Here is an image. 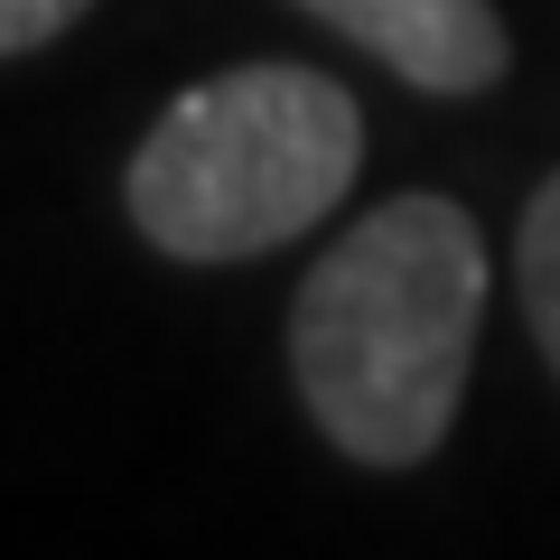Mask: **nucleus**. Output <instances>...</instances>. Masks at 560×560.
Instances as JSON below:
<instances>
[{
	"mask_svg": "<svg viewBox=\"0 0 560 560\" xmlns=\"http://www.w3.org/2000/svg\"><path fill=\"white\" fill-rule=\"evenodd\" d=\"M514 280H523V318H533V337H541V364L560 374V168L533 187V206H523Z\"/></svg>",
	"mask_w": 560,
	"mask_h": 560,
	"instance_id": "obj_4",
	"label": "nucleus"
},
{
	"mask_svg": "<svg viewBox=\"0 0 560 560\" xmlns=\"http://www.w3.org/2000/svg\"><path fill=\"white\" fill-rule=\"evenodd\" d=\"M75 20H94V0H0V57H28V47L66 38Z\"/></svg>",
	"mask_w": 560,
	"mask_h": 560,
	"instance_id": "obj_5",
	"label": "nucleus"
},
{
	"mask_svg": "<svg viewBox=\"0 0 560 560\" xmlns=\"http://www.w3.org/2000/svg\"><path fill=\"white\" fill-rule=\"evenodd\" d=\"M308 20H327L337 38H355L364 57H383L411 94H486L514 66L495 0H300Z\"/></svg>",
	"mask_w": 560,
	"mask_h": 560,
	"instance_id": "obj_3",
	"label": "nucleus"
},
{
	"mask_svg": "<svg viewBox=\"0 0 560 560\" xmlns=\"http://www.w3.org/2000/svg\"><path fill=\"white\" fill-rule=\"evenodd\" d=\"M486 327V234L467 206L383 197L355 215L290 300V383L327 448L355 467H420L477 374Z\"/></svg>",
	"mask_w": 560,
	"mask_h": 560,
	"instance_id": "obj_1",
	"label": "nucleus"
},
{
	"mask_svg": "<svg viewBox=\"0 0 560 560\" xmlns=\"http://www.w3.org/2000/svg\"><path fill=\"white\" fill-rule=\"evenodd\" d=\"M364 168V113L337 75L253 57L187 84L121 168L140 243L168 261H253L337 215Z\"/></svg>",
	"mask_w": 560,
	"mask_h": 560,
	"instance_id": "obj_2",
	"label": "nucleus"
}]
</instances>
